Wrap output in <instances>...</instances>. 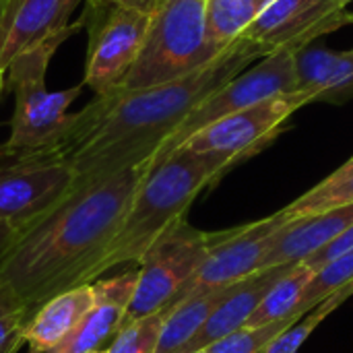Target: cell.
<instances>
[{
    "label": "cell",
    "instance_id": "6da1fadb",
    "mask_svg": "<svg viewBox=\"0 0 353 353\" xmlns=\"http://www.w3.org/2000/svg\"><path fill=\"white\" fill-rule=\"evenodd\" d=\"M269 54V46L238 37L211 62L178 81L95 95L72 114L60 141L37 159L68 163L77 176L74 186L153 161L194 108Z\"/></svg>",
    "mask_w": 353,
    "mask_h": 353
},
{
    "label": "cell",
    "instance_id": "7a4b0ae2",
    "mask_svg": "<svg viewBox=\"0 0 353 353\" xmlns=\"http://www.w3.org/2000/svg\"><path fill=\"white\" fill-rule=\"evenodd\" d=\"M151 161L74 186L0 261V283L25 306L27 323L54 296L93 283Z\"/></svg>",
    "mask_w": 353,
    "mask_h": 353
},
{
    "label": "cell",
    "instance_id": "3957f363",
    "mask_svg": "<svg viewBox=\"0 0 353 353\" xmlns=\"http://www.w3.org/2000/svg\"><path fill=\"white\" fill-rule=\"evenodd\" d=\"M234 165L236 161L221 153H201L188 147L153 161L101 263V275L137 265L168 228L186 217L194 199Z\"/></svg>",
    "mask_w": 353,
    "mask_h": 353
},
{
    "label": "cell",
    "instance_id": "277c9868",
    "mask_svg": "<svg viewBox=\"0 0 353 353\" xmlns=\"http://www.w3.org/2000/svg\"><path fill=\"white\" fill-rule=\"evenodd\" d=\"M83 27V19L68 29L48 37L35 48L19 54L4 72V91L14 93V110L10 118V134L0 147V155L12 161L37 159L46 155L64 134L72 114L68 108L81 95L83 85L48 91L46 74L54 52L64 39Z\"/></svg>",
    "mask_w": 353,
    "mask_h": 353
},
{
    "label": "cell",
    "instance_id": "5b68a950",
    "mask_svg": "<svg viewBox=\"0 0 353 353\" xmlns=\"http://www.w3.org/2000/svg\"><path fill=\"white\" fill-rule=\"evenodd\" d=\"M217 54L207 39L205 0H159L137 60L114 89L130 91L178 81Z\"/></svg>",
    "mask_w": 353,
    "mask_h": 353
},
{
    "label": "cell",
    "instance_id": "8992f818",
    "mask_svg": "<svg viewBox=\"0 0 353 353\" xmlns=\"http://www.w3.org/2000/svg\"><path fill=\"white\" fill-rule=\"evenodd\" d=\"M221 234L196 230L186 217L168 228L137 263V285L126 321L161 312L182 300Z\"/></svg>",
    "mask_w": 353,
    "mask_h": 353
},
{
    "label": "cell",
    "instance_id": "52a82bcc",
    "mask_svg": "<svg viewBox=\"0 0 353 353\" xmlns=\"http://www.w3.org/2000/svg\"><path fill=\"white\" fill-rule=\"evenodd\" d=\"M298 91V77H296V60L294 52L277 50L259 60V64L246 68L236 79L225 83L217 89L211 97H207L199 108H194L188 118L174 130V134L161 145L155 153L153 161L170 155L178 147H182L194 132L203 130L205 126L234 114L246 110L259 101H265L275 95L294 93ZM151 161V163H153Z\"/></svg>",
    "mask_w": 353,
    "mask_h": 353
},
{
    "label": "cell",
    "instance_id": "ba28073f",
    "mask_svg": "<svg viewBox=\"0 0 353 353\" xmlns=\"http://www.w3.org/2000/svg\"><path fill=\"white\" fill-rule=\"evenodd\" d=\"M81 17L89 31L85 85L95 95L114 89L137 60L151 14L118 6L114 2H85Z\"/></svg>",
    "mask_w": 353,
    "mask_h": 353
},
{
    "label": "cell",
    "instance_id": "9c48e42d",
    "mask_svg": "<svg viewBox=\"0 0 353 353\" xmlns=\"http://www.w3.org/2000/svg\"><path fill=\"white\" fill-rule=\"evenodd\" d=\"M306 103H312V97L306 91L269 97L205 126L182 147L201 153H221L240 163L265 149L283 130L290 116Z\"/></svg>",
    "mask_w": 353,
    "mask_h": 353
},
{
    "label": "cell",
    "instance_id": "30bf717a",
    "mask_svg": "<svg viewBox=\"0 0 353 353\" xmlns=\"http://www.w3.org/2000/svg\"><path fill=\"white\" fill-rule=\"evenodd\" d=\"M72 168L56 159H19L0 168V221L19 232L33 225L74 188Z\"/></svg>",
    "mask_w": 353,
    "mask_h": 353
},
{
    "label": "cell",
    "instance_id": "8fae6325",
    "mask_svg": "<svg viewBox=\"0 0 353 353\" xmlns=\"http://www.w3.org/2000/svg\"><path fill=\"white\" fill-rule=\"evenodd\" d=\"M290 219L281 209L267 219L223 230L221 238L209 250L205 263L192 277L186 294L201 288L232 285L259 273L273 236Z\"/></svg>",
    "mask_w": 353,
    "mask_h": 353
},
{
    "label": "cell",
    "instance_id": "7c38bea8",
    "mask_svg": "<svg viewBox=\"0 0 353 353\" xmlns=\"http://www.w3.org/2000/svg\"><path fill=\"white\" fill-rule=\"evenodd\" d=\"M137 285V269L110 279L93 281L95 298L77 329L50 353L105 352L126 321Z\"/></svg>",
    "mask_w": 353,
    "mask_h": 353
},
{
    "label": "cell",
    "instance_id": "4fadbf2b",
    "mask_svg": "<svg viewBox=\"0 0 353 353\" xmlns=\"http://www.w3.org/2000/svg\"><path fill=\"white\" fill-rule=\"evenodd\" d=\"M85 0H6L0 17V70L23 52L68 29V19Z\"/></svg>",
    "mask_w": 353,
    "mask_h": 353
},
{
    "label": "cell",
    "instance_id": "5bb4252c",
    "mask_svg": "<svg viewBox=\"0 0 353 353\" xmlns=\"http://www.w3.org/2000/svg\"><path fill=\"white\" fill-rule=\"evenodd\" d=\"M352 225L353 203L316 215L292 219L285 225H281L273 236L269 250L263 259L261 271L281 265H300Z\"/></svg>",
    "mask_w": 353,
    "mask_h": 353
},
{
    "label": "cell",
    "instance_id": "9a60e30c",
    "mask_svg": "<svg viewBox=\"0 0 353 353\" xmlns=\"http://www.w3.org/2000/svg\"><path fill=\"white\" fill-rule=\"evenodd\" d=\"M296 265H281V267H273V269H265L259 271L238 283H234V288L230 290V294L223 298V302L213 310V314L209 316V321L205 323V327L199 331V335L188 343V347L184 353H194L201 350H207L209 345H213L215 341L223 339L225 335L246 327V323L250 321V316L254 314V310L259 308V304L263 302V298L267 296V292L283 277L288 275Z\"/></svg>",
    "mask_w": 353,
    "mask_h": 353
},
{
    "label": "cell",
    "instance_id": "2e32d148",
    "mask_svg": "<svg viewBox=\"0 0 353 353\" xmlns=\"http://www.w3.org/2000/svg\"><path fill=\"white\" fill-rule=\"evenodd\" d=\"M298 91L310 93L312 101L345 103L353 99V48L333 52L327 48H302L294 52Z\"/></svg>",
    "mask_w": 353,
    "mask_h": 353
},
{
    "label": "cell",
    "instance_id": "e0dca14e",
    "mask_svg": "<svg viewBox=\"0 0 353 353\" xmlns=\"http://www.w3.org/2000/svg\"><path fill=\"white\" fill-rule=\"evenodd\" d=\"M95 298L93 283L62 292L48 300L25 327V345L37 353L56 350L83 321Z\"/></svg>",
    "mask_w": 353,
    "mask_h": 353
},
{
    "label": "cell",
    "instance_id": "ac0fdd59",
    "mask_svg": "<svg viewBox=\"0 0 353 353\" xmlns=\"http://www.w3.org/2000/svg\"><path fill=\"white\" fill-rule=\"evenodd\" d=\"M232 288L234 283L192 290L174 306L165 308L157 353H184Z\"/></svg>",
    "mask_w": 353,
    "mask_h": 353
},
{
    "label": "cell",
    "instance_id": "d6986e66",
    "mask_svg": "<svg viewBox=\"0 0 353 353\" xmlns=\"http://www.w3.org/2000/svg\"><path fill=\"white\" fill-rule=\"evenodd\" d=\"M275 0H205V25L209 43L221 52L267 10Z\"/></svg>",
    "mask_w": 353,
    "mask_h": 353
},
{
    "label": "cell",
    "instance_id": "ffe728a7",
    "mask_svg": "<svg viewBox=\"0 0 353 353\" xmlns=\"http://www.w3.org/2000/svg\"><path fill=\"white\" fill-rule=\"evenodd\" d=\"M314 273L306 269L304 265H296L288 275H283L263 298L246 327H261V325H271L283 319H300L296 316L300 296L304 288L308 285L310 277Z\"/></svg>",
    "mask_w": 353,
    "mask_h": 353
},
{
    "label": "cell",
    "instance_id": "44dd1931",
    "mask_svg": "<svg viewBox=\"0 0 353 353\" xmlns=\"http://www.w3.org/2000/svg\"><path fill=\"white\" fill-rule=\"evenodd\" d=\"M350 296H353V283L341 288L339 292H335L333 296H329L327 300H323L316 308L308 310L306 314H302L298 321H294L288 329H283L265 350L263 353H298L300 347L306 343V339L319 329V325L331 314L335 312Z\"/></svg>",
    "mask_w": 353,
    "mask_h": 353
},
{
    "label": "cell",
    "instance_id": "7402d4cb",
    "mask_svg": "<svg viewBox=\"0 0 353 353\" xmlns=\"http://www.w3.org/2000/svg\"><path fill=\"white\" fill-rule=\"evenodd\" d=\"M314 2L316 0H275L242 33V37H248L252 41H261V43L269 46L273 52H277L281 37L298 23V19L304 14V10L308 6H312Z\"/></svg>",
    "mask_w": 353,
    "mask_h": 353
},
{
    "label": "cell",
    "instance_id": "603a6c76",
    "mask_svg": "<svg viewBox=\"0 0 353 353\" xmlns=\"http://www.w3.org/2000/svg\"><path fill=\"white\" fill-rule=\"evenodd\" d=\"M350 283H353V250L331 261L310 277L308 285L300 296L296 316H302L308 310L316 308L323 300H327L329 296H333L335 292H339Z\"/></svg>",
    "mask_w": 353,
    "mask_h": 353
},
{
    "label": "cell",
    "instance_id": "cb8c5ba5",
    "mask_svg": "<svg viewBox=\"0 0 353 353\" xmlns=\"http://www.w3.org/2000/svg\"><path fill=\"white\" fill-rule=\"evenodd\" d=\"M353 203V174L345 176L341 180H323L321 184H316L314 188H310L306 194H302L300 199H296L292 205H288L283 211L288 215V219H300V217H308V215H316L335 207H343Z\"/></svg>",
    "mask_w": 353,
    "mask_h": 353
},
{
    "label": "cell",
    "instance_id": "d4e9b609",
    "mask_svg": "<svg viewBox=\"0 0 353 353\" xmlns=\"http://www.w3.org/2000/svg\"><path fill=\"white\" fill-rule=\"evenodd\" d=\"M163 316L165 310L143 319L124 321L122 329L118 331L105 353H157Z\"/></svg>",
    "mask_w": 353,
    "mask_h": 353
},
{
    "label": "cell",
    "instance_id": "484cf974",
    "mask_svg": "<svg viewBox=\"0 0 353 353\" xmlns=\"http://www.w3.org/2000/svg\"><path fill=\"white\" fill-rule=\"evenodd\" d=\"M298 319H283L261 327H242L209 345L207 353H263V350Z\"/></svg>",
    "mask_w": 353,
    "mask_h": 353
},
{
    "label": "cell",
    "instance_id": "4316f807",
    "mask_svg": "<svg viewBox=\"0 0 353 353\" xmlns=\"http://www.w3.org/2000/svg\"><path fill=\"white\" fill-rule=\"evenodd\" d=\"M27 312L19 298L0 283V353H17L25 343Z\"/></svg>",
    "mask_w": 353,
    "mask_h": 353
},
{
    "label": "cell",
    "instance_id": "83f0119b",
    "mask_svg": "<svg viewBox=\"0 0 353 353\" xmlns=\"http://www.w3.org/2000/svg\"><path fill=\"white\" fill-rule=\"evenodd\" d=\"M353 250V225L347 228L341 236H337L333 242H329L327 246H323L321 250H316L314 254H310L306 261H302L300 265H304L306 269H310L312 273L321 271L325 265H329L331 261L339 259L341 254Z\"/></svg>",
    "mask_w": 353,
    "mask_h": 353
},
{
    "label": "cell",
    "instance_id": "f1b7e54d",
    "mask_svg": "<svg viewBox=\"0 0 353 353\" xmlns=\"http://www.w3.org/2000/svg\"><path fill=\"white\" fill-rule=\"evenodd\" d=\"M85 2H114L118 6L139 10V12H145V14H153V10L159 4V0H85Z\"/></svg>",
    "mask_w": 353,
    "mask_h": 353
},
{
    "label": "cell",
    "instance_id": "f546056e",
    "mask_svg": "<svg viewBox=\"0 0 353 353\" xmlns=\"http://www.w3.org/2000/svg\"><path fill=\"white\" fill-rule=\"evenodd\" d=\"M17 238H19V230L8 225V223H4V221H0V261L10 250V246L14 244Z\"/></svg>",
    "mask_w": 353,
    "mask_h": 353
},
{
    "label": "cell",
    "instance_id": "4dcf8cb0",
    "mask_svg": "<svg viewBox=\"0 0 353 353\" xmlns=\"http://www.w3.org/2000/svg\"><path fill=\"white\" fill-rule=\"evenodd\" d=\"M353 174V157L350 161H345L339 170H335L329 178H325V180H329V182H333V180H341V178H345V176H352Z\"/></svg>",
    "mask_w": 353,
    "mask_h": 353
},
{
    "label": "cell",
    "instance_id": "1f68e13d",
    "mask_svg": "<svg viewBox=\"0 0 353 353\" xmlns=\"http://www.w3.org/2000/svg\"><path fill=\"white\" fill-rule=\"evenodd\" d=\"M350 2H353V0H335V4H337L339 8H347Z\"/></svg>",
    "mask_w": 353,
    "mask_h": 353
},
{
    "label": "cell",
    "instance_id": "d6a6232c",
    "mask_svg": "<svg viewBox=\"0 0 353 353\" xmlns=\"http://www.w3.org/2000/svg\"><path fill=\"white\" fill-rule=\"evenodd\" d=\"M2 93H4V72L0 70V97H2Z\"/></svg>",
    "mask_w": 353,
    "mask_h": 353
},
{
    "label": "cell",
    "instance_id": "836d02e7",
    "mask_svg": "<svg viewBox=\"0 0 353 353\" xmlns=\"http://www.w3.org/2000/svg\"><path fill=\"white\" fill-rule=\"evenodd\" d=\"M4 6H6V0H0V17H2V12H4Z\"/></svg>",
    "mask_w": 353,
    "mask_h": 353
},
{
    "label": "cell",
    "instance_id": "e575fe53",
    "mask_svg": "<svg viewBox=\"0 0 353 353\" xmlns=\"http://www.w3.org/2000/svg\"><path fill=\"white\" fill-rule=\"evenodd\" d=\"M347 23H350V25H353V12H352V10H350V14H347Z\"/></svg>",
    "mask_w": 353,
    "mask_h": 353
},
{
    "label": "cell",
    "instance_id": "d590c367",
    "mask_svg": "<svg viewBox=\"0 0 353 353\" xmlns=\"http://www.w3.org/2000/svg\"><path fill=\"white\" fill-rule=\"evenodd\" d=\"M194 353H207V352H205V350H201V352H194Z\"/></svg>",
    "mask_w": 353,
    "mask_h": 353
},
{
    "label": "cell",
    "instance_id": "8d00e7d4",
    "mask_svg": "<svg viewBox=\"0 0 353 353\" xmlns=\"http://www.w3.org/2000/svg\"><path fill=\"white\" fill-rule=\"evenodd\" d=\"M27 353H37V352H33V350H29V352H27Z\"/></svg>",
    "mask_w": 353,
    "mask_h": 353
},
{
    "label": "cell",
    "instance_id": "74e56055",
    "mask_svg": "<svg viewBox=\"0 0 353 353\" xmlns=\"http://www.w3.org/2000/svg\"><path fill=\"white\" fill-rule=\"evenodd\" d=\"M91 353H105V352H91Z\"/></svg>",
    "mask_w": 353,
    "mask_h": 353
}]
</instances>
